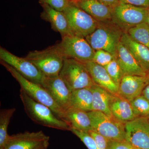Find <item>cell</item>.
<instances>
[{
	"label": "cell",
	"mask_w": 149,
	"mask_h": 149,
	"mask_svg": "<svg viewBox=\"0 0 149 149\" xmlns=\"http://www.w3.org/2000/svg\"><path fill=\"white\" fill-rule=\"evenodd\" d=\"M1 63L18 82L21 89L28 96L36 101L49 108L58 118L64 120L69 125L66 111L56 102L45 88L42 85L27 80L13 68L6 63L2 61H1Z\"/></svg>",
	"instance_id": "6da1fadb"
},
{
	"label": "cell",
	"mask_w": 149,
	"mask_h": 149,
	"mask_svg": "<svg viewBox=\"0 0 149 149\" xmlns=\"http://www.w3.org/2000/svg\"><path fill=\"white\" fill-rule=\"evenodd\" d=\"M19 96L26 114L35 123L58 130H70L68 124L58 118L49 108L33 100L21 89Z\"/></svg>",
	"instance_id": "7a4b0ae2"
},
{
	"label": "cell",
	"mask_w": 149,
	"mask_h": 149,
	"mask_svg": "<svg viewBox=\"0 0 149 149\" xmlns=\"http://www.w3.org/2000/svg\"><path fill=\"white\" fill-rule=\"evenodd\" d=\"M123 32L111 20L99 22L97 27L85 39L95 51L103 50L115 56Z\"/></svg>",
	"instance_id": "3957f363"
},
{
	"label": "cell",
	"mask_w": 149,
	"mask_h": 149,
	"mask_svg": "<svg viewBox=\"0 0 149 149\" xmlns=\"http://www.w3.org/2000/svg\"><path fill=\"white\" fill-rule=\"evenodd\" d=\"M25 58L47 77L59 75L65 59L57 45L43 50L29 52Z\"/></svg>",
	"instance_id": "277c9868"
},
{
	"label": "cell",
	"mask_w": 149,
	"mask_h": 149,
	"mask_svg": "<svg viewBox=\"0 0 149 149\" xmlns=\"http://www.w3.org/2000/svg\"><path fill=\"white\" fill-rule=\"evenodd\" d=\"M59 76L71 92L95 84L85 64L73 59H65Z\"/></svg>",
	"instance_id": "5b68a950"
},
{
	"label": "cell",
	"mask_w": 149,
	"mask_h": 149,
	"mask_svg": "<svg viewBox=\"0 0 149 149\" xmlns=\"http://www.w3.org/2000/svg\"><path fill=\"white\" fill-rule=\"evenodd\" d=\"M88 113L93 131L109 141L125 140V123L101 111H92Z\"/></svg>",
	"instance_id": "8992f818"
},
{
	"label": "cell",
	"mask_w": 149,
	"mask_h": 149,
	"mask_svg": "<svg viewBox=\"0 0 149 149\" xmlns=\"http://www.w3.org/2000/svg\"><path fill=\"white\" fill-rule=\"evenodd\" d=\"M148 8L119 3L113 8L111 21L123 32L146 22Z\"/></svg>",
	"instance_id": "52a82bcc"
},
{
	"label": "cell",
	"mask_w": 149,
	"mask_h": 149,
	"mask_svg": "<svg viewBox=\"0 0 149 149\" xmlns=\"http://www.w3.org/2000/svg\"><path fill=\"white\" fill-rule=\"evenodd\" d=\"M65 58H71L86 63L93 61L95 51L84 37L73 35L62 37L57 44Z\"/></svg>",
	"instance_id": "ba28073f"
},
{
	"label": "cell",
	"mask_w": 149,
	"mask_h": 149,
	"mask_svg": "<svg viewBox=\"0 0 149 149\" xmlns=\"http://www.w3.org/2000/svg\"><path fill=\"white\" fill-rule=\"evenodd\" d=\"M66 16L72 35L85 38L94 32L99 22L89 14L72 3L63 12Z\"/></svg>",
	"instance_id": "9c48e42d"
},
{
	"label": "cell",
	"mask_w": 149,
	"mask_h": 149,
	"mask_svg": "<svg viewBox=\"0 0 149 149\" xmlns=\"http://www.w3.org/2000/svg\"><path fill=\"white\" fill-rule=\"evenodd\" d=\"M0 59L1 61L12 67L27 80L41 85L42 84L46 76L26 58L15 55L1 47Z\"/></svg>",
	"instance_id": "30bf717a"
},
{
	"label": "cell",
	"mask_w": 149,
	"mask_h": 149,
	"mask_svg": "<svg viewBox=\"0 0 149 149\" xmlns=\"http://www.w3.org/2000/svg\"><path fill=\"white\" fill-rule=\"evenodd\" d=\"M125 139L133 148L149 149V123L148 117H136L125 123Z\"/></svg>",
	"instance_id": "8fae6325"
},
{
	"label": "cell",
	"mask_w": 149,
	"mask_h": 149,
	"mask_svg": "<svg viewBox=\"0 0 149 149\" xmlns=\"http://www.w3.org/2000/svg\"><path fill=\"white\" fill-rule=\"evenodd\" d=\"M49 136L42 130L37 132H25L9 136L3 147L4 149H34L46 142Z\"/></svg>",
	"instance_id": "7c38bea8"
},
{
	"label": "cell",
	"mask_w": 149,
	"mask_h": 149,
	"mask_svg": "<svg viewBox=\"0 0 149 149\" xmlns=\"http://www.w3.org/2000/svg\"><path fill=\"white\" fill-rule=\"evenodd\" d=\"M42 86L49 92L59 105L65 111L70 107L71 91L61 77H46Z\"/></svg>",
	"instance_id": "4fadbf2b"
},
{
	"label": "cell",
	"mask_w": 149,
	"mask_h": 149,
	"mask_svg": "<svg viewBox=\"0 0 149 149\" xmlns=\"http://www.w3.org/2000/svg\"><path fill=\"white\" fill-rule=\"evenodd\" d=\"M149 84V76L125 74L123 77L118 88V95L128 101L141 95L143 90Z\"/></svg>",
	"instance_id": "5bb4252c"
},
{
	"label": "cell",
	"mask_w": 149,
	"mask_h": 149,
	"mask_svg": "<svg viewBox=\"0 0 149 149\" xmlns=\"http://www.w3.org/2000/svg\"><path fill=\"white\" fill-rule=\"evenodd\" d=\"M84 64L94 84L106 89L113 95H118L119 87L112 80L104 67L93 61Z\"/></svg>",
	"instance_id": "9a60e30c"
},
{
	"label": "cell",
	"mask_w": 149,
	"mask_h": 149,
	"mask_svg": "<svg viewBox=\"0 0 149 149\" xmlns=\"http://www.w3.org/2000/svg\"><path fill=\"white\" fill-rule=\"evenodd\" d=\"M116 58L121 68L123 75L146 76L148 74L139 65L120 41L117 46Z\"/></svg>",
	"instance_id": "2e32d148"
},
{
	"label": "cell",
	"mask_w": 149,
	"mask_h": 149,
	"mask_svg": "<svg viewBox=\"0 0 149 149\" xmlns=\"http://www.w3.org/2000/svg\"><path fill=\"white\" fill-rule=\"evenodd\" d=\"M120 42L127 49L144 70L149 72V48L140 44L123 32Z\"/></svg>",
	"instance_id": "e0dca14e"
},
{
	"label": "cell",
	"mask_w": 149,
	"mask_h": 149,
	"mask_svg": "<svg viewBox=\"0 0 149 149\" xmlns=\"http://www.w3.org/2000/svg\"><path fill=\"white\" fill-rule=\"evenodd\" d=\"M42 3L44 8L42 17L51 23L53 29L59 32L62 37L72 35L68 21L64 13L56 10L47 4Z\"/></svg>",
	"instance_id": "ac0fdd59"
},
{
	"label": "cell",
	"mask_w": 149,
	"mask_h": 149,
	"mask_svg": "<svg viewBox=\"0 0 149 149\" xmlns=\"http://www.w3.org/2000/svg\"><path fill=\"white\" fill-rule=\"evenodd\" d=\"M75 4L99 22L111 20L113 8L99 0H80Z\"/></svg>",
	"instance_id": "d6986e66"
},
{
	"label": "cell",
	"mask_w": 149,
	"mask_h": 149,
	"mask_svg": "<svg viewBox=\"0 0 149 149\" xmlns=\"http://www.w3.org/2000/svg\"><path fill=\"white\" fill-rule=\"evenodd\" d=\"M113 116L125 123L136 118L130 102L118 95H114L110 104Z\"/></svg>",
	"instance_id": "ffe728a7"
},
{
	"label": "cell",
	"mask_w": 149,
	"mask_h": 149,
	"mask_svg": "<svg viewBox=\"0 0 149 149\" xmlns=\"http://www.w3.org/2000/svg\"><path fill=\"white\" fill-rule=\"evenodd\" d=\"M90 88L93 93L92 111H101L108 116L113 117L110 104L114 95L95 84H94Z\"/></svg>",
	"instance_id": "44dd1931"
},
{
	"label": "cell",
	"mask_w": 149,
	"mask_h": 149,
	"mask_svg": "<svg viewBox=\"0 0 149 149\" xmlns=\"http://www.w3.org/2000/svg\"><path fill=\"white\" fill-rule=\"evenodd\" d=\"M66 113L70 128L88 132L93 130L88 112L70 107L66 110Z\"/></svg>",
	"instance_id": "7402d4cb"
},
{
	"label": "cell",
	"mask_w": 149,
	"mask_h": 149,
	"mask_svg": "<svg viewBox=\"0 0 149 149\" xmlns=\"http://www.w3.org/2000/svg\"><path fill=\"white\" fill-rule=\"evenodd\" d=\"M70 107L87 112L93 109V93L90 88H82L71 92Z\"/></svg>",
	"instance_id": "603a6c76"
},
{
	"label": "cell",
	"mask_w": 149,
	"mask_h": 149,
	"mask_svg": "<svg viewBox=\"0 0 149 149\" xmlns=\"http://www.w3.org/2000/svg\"><path fill=\"white\" fill-rule=\"evenodd\" d=\"M16 108L2 109L0 112V148H3L8 139V128Z\"/></svg>",
	"instance_id": "cb8c5ba5"
},
{
	"label": "cell",
	"mask_w": 149,
	"mask_h": 149,
	"mask_svg": "<svg viewBox=\"0 0 149 149\" xmlns=\"http://www.w3.org/2000/svg\"><path fill=\"white\" fill-rule=\"evenodd\" d=\"M127 33L133 40L149 48V26L146 22L132 27Z\"/></svg>",
	"instance_id": "d4e9b609"
},
{
	"label": "cell",
	"mask_w": 149,
	"mask_h": 149,
	"mask_svg": "<svg viewBox=\"0 0 149 149\" xmlns=\"http://www.w3.org/2000/svg\"><path fill=\"white\" fill-rule=\"evenodd\" d=\"M136 117L149 115V102L140 95L130 102Z\"/></svg>",
	"instance_id": "484cf974"
},
{
	"label": "cell",
	"mask_w": 149,
	"mask_h": 149,
	"mask_svg": "<svg viewBox=\"0 0 149 149\" xmlns=\"http://www.w3.org/2000/svg\"><path fill=\"white\" fill-rule=\"evenodd\" d=\"M104 68L112 80L119 87L122 77L124 75L116 58Z\"/></svg>",
	"instance_id": "4316f807"
},
{
	"label": "cell",
	"mask_w": 149,
	"mask_h": 149,
	"mask_svg": "<svg viewBox=\"0 0 149 149\" xmlns=\"http://www.w3.org/2000/svg\"><path fill=\"white\" fill-rule=\"evenodd\" d=\"M70 130L81 140L88 149H98L95 141L88 132L74 128H70Z\"/></svg>",
	"instance_id": "83f0119b"
},
{
	"label": "cell",
	"mask_w": 149,
	"mask_h": 149,
	"mask_svg": "<svg viewBox=\"0 0 149 149\" xmlns=\"http://www.w3.org/2000/svg\"><path fill=\"white\" fill-rule=\"evenodd\" d=\"M115 56L103 50L95 51L93 61L97 64L105 67L112 61Z\"/></svg>",
	"instance_id": "f1b7e54d"
},
{
	"label": "cell",
	"mask_w": 149,
	"mask_h": 149,
	"mask_svg": "<svg viewBox=\"0 0 149 149\" xmlns=\"http://www.w3.org/2000/svg\"><path fill=\"white\" fill-rule=\"evenodd\" d=\"M41 3L47 4L59 11L63 12L72 3L68 0H41Z\"/></svg>",
	"instance_id": "f546056e"
},
{
	"label": "cell",
	"mask_w": 149,
	"mask_h": 149,
	"mask_svg": "<svg viewBox=\"0 0 149 149\" xmlns=\"http://www.w3.org/2000/svg\"><path fill=\"white\" fill-rule=\"evenodd\" d=\"M95 141L98 149H107L108 140L101 134L93 131L90 130L88 132Z\"/></svg>",
	"instance_id": "4dcf8cb0"
},
{
	"label": "cell",
	"mask_w": 149,
	"mask_h": 149,
	"mask_svg": "<svg viewBox=\"0 0 149 149\" xmlns=\"http://www.w3.org/2000/svg\"><path fill=\"white\" fill-rule=\"evenodd\" d=\"M133 147L125 140L122 141H109L107 149H133Z\"/></svg>",
	"instance_id": "1f68e13d"
},
{
	"label": "cell",
	"mask_w": 149,
	"mask_h": 149,
	"mask_svg": "<svg viewBox=\"0 0 149 149\" xmlns=\"http://www.w3.org/2000/svg\"><path fill=\"white\" fill-rule=\"evenodd\" d=\"M119 2L149 8V0H119Z\"/></svg>",
	"instance_id": "d6a6232c"
},
{
	"label": "cell",
	"mask_w": 149,
	"mask_h": 149,
	"mask_svg": "<svg viewBox=\"0 0 149 149\" xmlns=\"http://www.w3.org/2000/svg\"><path fill=\"white\" fill-rule=\"evenodd\" d=\"M101 2L108 6L113 8L120 3L119 0H99Z\"/></svg>",
	"instance_id": "836d02e7"
},
{
	"label": "cell",
	"mask_w": 149,
	"mask_h": 149,
	"mask_svg": "<svg viewBox=\"0 0 149 149\" xmlns=\"http://www.w3.org/2000/svg\"><path fill=\"white\" fill-rule=\"evenodd\" d=\"M141 95L143 96L149 102V84L144 88Z\"/></svg>",
	"instance_id": "e575fe53"
},
{
	"label": "cell",
	"mask_w": 149,
	"mask_h": 149,
	"mask_svg": "<svg viewBox=\"0 0 149 149\" xmlns=\"http://www.w3.org/2000/svg\"><path fill=\"white\" fill-rule=\"evenodd\" d=\"M49 145V142H46L45 143L42 144L34 149H47Z\"/></svg>",
	"instance_id": "d590c367"
},
{
	"label": "cell",
	"mask_w": 149,
	"mask_h": 149,
	"mask_svg": "<svg viewBox=\"0 0 149 149\" xmlns=\"http://www.w3.org/2000/svg\"><path fill=\"white\" fill-rule=\"evenodd\" d=\"M68 1H69L71 3H76L77 2L79 1L80 0H68Z\"/></svg>",
	"instance_id": "8d00e7d4"
},
{
	"label": "cell",
	"mask_w": 149,
	"mask_h": 149,
	"mask_svg": "<svg viewBox=\"0 0 149 149\" xmlns=\"http://www.w3.org/2000/svg\"><path fill=\"white\" fill-rule=\"evenodd\" d=\"M146 23L148 24L149 26V8H148V16H147Z\"/></svg>",
	"instance_id": "74e56055"
},
{
	"label": "cell",
	"mask_w": 149,
	"mask_h": 149,
	"mask_svg": "<svg viewBox=\"0 0 149 149\" xmlns=\"http://www.w3.org/2000/svg\"><path fill=\"white\" fill-rule=\"evenodd\" d=\"M133 149H142L139 148H133Z\"/></svg>",
	"instance_id": "f35d334b"
},
{
	"label": "cell",
	"mask_w": 149,
	"mask_h": 149,
	"mask_svg": "<svg viewBox=\"0 0 149 149\" xmlns=\"http://www.w3.org/2000/svg\"><path fill=\"white\" fill-rule=\"evenodd\" d=\"M147 117H148V122H149V115L148 116H147Z\"/></svg>",
	"instance_id": "ab89813d"
},
{
	"label": "cell",
	"mask_w": 149,
	"mask_h": 149,
	"mask_svg": "<svg viewBox=\"0 0 149 149\" xmlns=\"http://www.w3.org/2000/svg\"><path fill=\"white\" fill-rule=\"evenodd\" d=\"M0 149H4L3 148H0Z\"/></svg>",
	"instance_id": "60d3db41"
},
{
	"label": "cell",
	"mask_w": 149,
	"mask_h": 149,
	"mask_svg": "<svg viewBox=\"0 0 149 149\" xmlns=\"http://www.w3.org/2000/svg\"><path fill=\"white\" fill-rule=\"evenodd\" d=\"M148 75L149 76V72H148Z\"/></svg>",
	"instance_id": "b9f144b4"
}]
</instances>
